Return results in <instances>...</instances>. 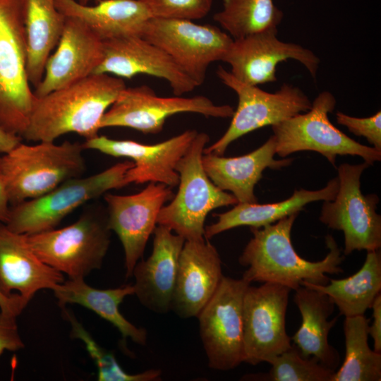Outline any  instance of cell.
<instances>
[{
    "label": "cell",
    "instance_id": "10",
    "mask_svg": "<svg viewBox=\"0 0 381 381\" xmlns=\"http://www.w3.org/2000/svg\"><path fill=\"white\" fill-rule=\"evenodd\" d=\"M368 166L365 162L341 164L337 169V193L322 206L320 221L343 232L345 255L354 250L368 252L381 247V216L376 212L379 198L375 194L363 195L361 190V176Z\"/></svg>",
    "mask_w": 381,
    "mask_h": 381
},
{
    "label": "cell",
    "instance_id": "5",
    "mask_svg": "<svg viewBox=\"0 0 381 381\" xmlns=\"http://www.w3.org/2000/svg\"><path fill=\"white\" fill-rule=\"evenodd\" d=\"M111 231L107 210L92 207L67 226L25 235L30 248L43 262L69 279H84L101 268Z\"/></svg>",
    "mask_w": 381,
    "mask_h": 381
},
{
    "label": "cell",
    "instance_id": "32",
    "mask_svg": "<svg viewBox=\"0 0 381 381\" xmlns=\"http://www.w3.org/2000/svg\"><path fill=\"white\" fill-rule=\"evenodd\" d=\"M63 315L71 325L72 338L80 339L97 368L99 381H156L161 380L162 371L150 369L143 373L130 374L124 371L114 356L102 348L77 320L74 314L66 307L61 308Z\"/></svg>",
    "mask_w": 381,
    "mask_h": 381
},
{
    "label": "cell",
    "instance_id": "34",
    "mask_svg": "<svg viewBox=\"0 0 381 381\" xmlns=\"http://www.w3.org/2000/svg\"><path fill=\"white\" fill-rule=\"evenodd\" d=\"M152 17L194 20L206 16L212 0H139Z\"/></svg>",
    "mask_w": 381,
    "mask_h": 381
},
{
    "label": "cell",
    "instance_id": "7",
    "mask_svg": "<svg viewBox=\"0 0 381 381\" xmlns=\"http://www.w3.org/2000/svg\"><path fill=\"white\" fill-rule=\"evenodd\" d=\"M335 105L334 96L324 91L315 97L308 111L272 126L276 154L285 157L296 152L314 151L334 166L337 155H357L368 165L380 161L381 151L356 142L330 122L328 114Z\"/></svg>",
    "mask_w": 381,
    "mask_h": 381
},
{
    "label": "cell",
    "instance_id": "27",
    "mask_svg": "<svg viewBox=\"0 0 381 381\" xmlns=\"http://www.w3.org/2000/svg\"><path fill=\"white\" fill-rule=\"evenodd\" d=\"M338 187L337 177L320 190H295L290 198L274 203H237L230 210L216 214L217 220L205 227V238L209 240L235 227L248 226L258 228L273 224L285 217L299 213L308 203L332 200Z\"/></svg>",
    "mask_w": 381,
    "mask_h": 381
},
{
    "label": "cell",
    "instance_id": "4",
    "mask_svg": "<svg viewBox=\"0 0 381 381\" xmlns=\"http://www.w3.org/2000/svg\"><path fill=\"white\" fill-rule=\"evenodd\" d=\"M209 135L198 133L175 170L179 175V190L173 200L164 205L157 217V224L170 229L185 241L205 238V221L217 208L238 203L233 194L214 185L207 176L202 157Z\"/></svg>",
    "mask_w": 381,
    "mask_h": 381
},
{
    "label": "cell",
    "instance_id": "22",
    "mask_svg": "<svg viewBox=\"0 0 381 381\" xmlns=\"http://www.w3.org/2000/svg\"><path fill=\"white\" fill-rule=\"evenodd\" d=\"M64 280L61 272L37 258L25 234L0 222V291L4 295L12 296L16 291L30 302L40 290H52Z\"/></svg>",
    "mask_w": 381,
    "mask_h": 381
},
{
    "label": "cell",
    "instance_id": "24",
    "mask_svg": "<svg viewBox=\"0 0 381 381\" xmlns=\"http://www.w3.org/2000/svg\"><path fill=\"white\" fill-rule=\"evenodd\" d=\"M295 291L294 301L302 318L298 329L291 338L304 357H315L322 364L336 371L339 353L329 342L328 336L337 317L328 320L334 303L325 294L301 286Z\"/></svg>",
    "mask_w": 381,
    "mask_h": 381
},
{
    "label": "cell",
    "instance_id": "21",
    "mask_svg": "<svg viewBox=\"0 0 381 381\" xmlns=\"http://www.w3.org/2000/svg\"><path fill=\"white\" fill-rule=\"evenodd\" d=\"M153 234L151 255L139 260L133 270L134 295L150 311L165 314L171 310L179 259L185 239L159 224Z\"/></svg>",
    "mask_w": 381,
    "mask_h": 381
},
{
    "label": "cell",
    "instance_id": "16",
    "mask_svg": "<svg viewBox=\"0 0 381 381\" xmlns=\"http://www.w3.org/2000/svg\"><path fill=\"white\" fill-rule=\"evenodd\" d=\"M289 59L300 62L313 78H316L319 57L299 44L281 41L277 30L233 39L222 61L230 66L229 72L236 79L257 86L275 82L277 65Z\"/></svg>",
    "mask_w": 381,
    "mask_h": 381
},
{
    "label": "cell",
    "instance_id": "25",
    "mask_svg": "<svg viewBox=\"0 0 381 381\" xmlns=\"http://www.w3.org/2000/svg\"><path fill=\"white\" fill-rule=\"evenodd\" d=\"M26 45V71L35 88L61 37L66 16L54 0H20Z\"/></svg>",
    "mask_w": 381,
    "mask_h": 381
},
{
    "label": "cell",
    "instance_id": "14",
    "mask_svg": "<svg viewBox=\"0 0 381 381\" xmlns=\"http://www.w3.org/2000/svg\"><path fill=\"white\" fill-rule=\"evenodd\" d=\"M291 291L270 282L247 288L243 302V362L268 363L291 346L285 320Z\"/></svg>",
    "mask_w": 381,
    "mask_h": 381
},
{
    "label": "cell",
    "instance_id": "31",
    "mask_svg": "<svg viewBox=\"0 0 381 381\" xmlns=\"http://www.w3.org/2000/svg\"><path fill=\"white\" fill-rule=\"evenodd\" d=\"M283 12L273 0H222L213 19L234 39L277 30Z\"/></svg>",
    "mask_w": 381,
    "mask_h": 381
},
{
    "label": "cell",
    "instance_id": "20",
    "mask_svg": "<svg viewBox=\"0 0 381 381\" xmlns=\"http://www.w3.org/2000/svg\"><path fill=\"white\" fill-rule=\"evenodd\" d=\"M223 276L219 254L208 239L185 241L179 259L171 310L181 318H197Z\"/></svg>",
    "mask_w": 381,
    "mask_h": 381
},
{
    "label": "cell",
    "instance_id": "39",
    "mask_svg": "<svg viewBox=\"0 0 381 381\" xmlns=\"http://www.w3.org/2000/svg\"><path fill=\"white\" fill-rule=\"evenodd\" d=\"M21 138L0 128V154L7 152L21 142Z\"/></svg>",
    "mask_w": 381,
    "mask_h": 381
},
{
    "label": "cell",
    "instance_id": "41",
    "mask_svg": "<svg viewBox=\"0 0 381 381\" xmlns=\"http://www.w3.org/2000/svg\"><path fill=\"white\" fill-rule=\"evenodd\" d=\"M76 1L81 4L89 5V3L90 2H94L95 4H97L104 0H76Z\"/></svg>",
    "mask_w": 381,
    "mask_h": 381
},
{
    "label": "cell",
    "instance_id": "30",
    "mask_svg": "<svg viewBox=\"0 0 381 381\" xmlns=\"http://www.w3.org/2000/svg\"><path fill=\"white\" fill-rule=\"evenodd\" d=\"M369 322L364 315L345 318V358L332 381L381 380V353L369 346Z\"/></svg>",
    "mask_w": 381,
    "mask_h": 381
},
{
    "label": "cell",
    "instance_id": "11",
    "mask_svg": "<svg viewBox=\"0 0 381 381\" xmlns=\"http://www.w3.org/2000/svg\"><path fill=\"white\" fill-rule=\"evenodd\" d=\"M140 36L164 51L197 85L205 81L209 66L222 61L233 38L219 28L192 20L150 18Z\"/></svg>",
    "mask_w": 381,
    "mask_h": 381
},
{
    "label": "cell",
    "instance_id": "23",
    "mask_svg": "<svg viewBox=\"0 0 381 381\" xmlns=\"http://www.w3.org/2000/svg\"><path fill=\"white\" fill-rule=\"evenodd\" d=\"M275 140L272 135L260 147L242 156L225 157L204 154L202 164L212 183L220 189L231 192L238 203H257L254 189L262 179L263 171L267 168L281 169L293 161L292 158L275 159Z\"/></svg>",
    "mask_w": 381,
    "mask_h": 381
},
{
    "label": "cell",
    "instance_id": "18",
    "mask_svg": "<svg viewBox=\"0 0 381 381\" xmlns=\"http://www.w3.org/2000/svg\"><path fill=\"white\" fill-rule=\"evenodd\" d=\"M104 57L94 73L120 78L147 74L167 81L176 96L193 91L197 85L162 49L140 35L103 41Z\"/></svg>",
    "mask_w": 381,
    "mask_h": 381
},
{
    "label": "cell",
    "instance_id": "12",
    "mask_svg": "<svg viewBox=\"0 0 381 381\" xmlns=\"http://www.w3.org/2000/svg\"><path fill=\"white\" fill-rule=\"evenodd\" d=\"M250 285L243 278L223 276L198 315L200 337L209 368L229 370L243 362V302Z\"/></svg>",
    "mask_w": 381,
    "mask_h": 381
},
{
    "label": "cell",
    "instance_id": "33",
    "mask_svg": "<svg viewBox=\"0 0 381 381\" xmlns=\"http://www.w3.org/2000/svg\"><path fill=\"white\" fill-rule=\"evenodd\" d=\"M271 368L264 380L332 381L335 371L322 364L315 357H304L294 344L272 358Z\"/></svg>",
    "mask_w": 381,
    "mask_h": 381
},
{
    "label": "cell",
    "instance_id": "9",
    "mask_svg": "<svg viewBox=\"0 0 381 381\" xmlns=\"http://www.w3.org/2000/svg\"><path fill=\"white\" fill-rule=\"evenodd\" d=\"M216 73L222 83L236 94L238 106L226 132L205 148L204 154L222 155L231 143L244 135L276 125L308 111L312 107L307 95L298 87L284 83L275 92H268L238 80L222 66L218 67Z\"/></svg>",
    "mask_w": 381,
    "mask_h": 381
},
{
    "label": "cell",
    "instance_id": "1",
    "mask_svg": "<svg viewBox=\"0 0 381 381\" xmlns=\"http://www.w3.org/2000/svg\"><path fill=\"white\" fill-rule=\"evenodd\" d=\"M122 78L92 73L65 87L36 97L21 138L54 142L77 133L88 140L98 135L102 116L126 87Z\"/></svg>",
    "mask_w": 381,
    "mask_h": 381
},
{
    "label": "cell",
    "instance_id": "26",
    "mask_svg": "<svg viewBox=\"0 0 381 381\" xmlns=\"http://www.w3.org/2000/svg\"><path fill=\"white\" fill-rule=\"evenodd\" d=\"M66 16L83 21L102 41L128 35H140L152 18L139 0H104L93 6L76 0H54Z\"/></svg>",
    "mask_w": 381,
    "mask_h": 381
},
{
    "label": "cell",
    "instance_id": "40",
    "mask_svg": "<svg viewBox=\"0 0 381 381\" xmlns=\"http://www.w3.org/2000/svg\"><path fill=\"white\" fill-rule=\"evenodd\" d=\"M10 209L5 188L0 177V222L6 224L8 222Z\"/></svg>",
    "mask_w": 381,
    "mask_h": 381
},
{
    "label": "cell",
    "instance_id": "15",
    "mask_svg": "<svg viewBox=\"0 0 381 381\" xmlns=\"http://www.w3.org/2000/svg\"><path fill=\"white\" fill-rule=\"evenodd\" d=\"M173 197L171 187L154 182L133 195L104 194L109 227L116 234L123 248L126 278L132 277L136 263L143 256L160 210Z\"/></svg>",
    "mask_w": 381,
    "mask_h": 381
},
{
    "label": "cell",
    "instance_id": "8",
    "mask_svg": "<svg viewBox=\"0 0 381 381\" xmlns=\"http://www.w3.org/2000/svg\"><path fill=\"white\" fill-rule=\"evenodd\" d=\"M35 99L26 71L20 0H0V128L21 138Z\"/></svg>",
    "mask_w": 381,
    "mask_h": 381
},
{
    "label": "cell",
    "instance_id": "28",
    "mask_svg": "<svg viewBox=\"0 0 381 381\" xmlns=\"http://www.w3.org/2000/svg\"><path fill=\"white\" fill-rule=\"evenodd\" d=\"M52 291L61 308L66 307L67 304L85 307L112 324L123 339L129 338L137 344L146 345V329L133 325L119 310V306L123 299L128 296L134 295L133 285L99 289L86 284L83 278H68L56 285Z\"/></svg>",
    "mask_w": 381,
    "mask_h": 381
},
{
    "label": "cell",
    "instance_id": "19",
    "mask_svg": "<svg viewBox=\"0 0 381 381\" xmlns=\"http://www.w3.org/2000/svg\"><path fill=\"white\" fill-rule=\"evenodd\" d=\"M103 57V41L78 18L66 16L56 51L49 57L34 95L40 97L87 77Z\"/></svg>",
    "mask_w": 381,
    "mask_h": 381
},
{
    "label": "cell",
    "instance_id": "35",
    "mask_svg": "<svg viewBox=\"0 0 381 381\" xmlns=\"http://www.w3.org/2000/svg\"><path fill=\"white\" fill-rule=\"evenodd\" d=\"M336 119L339 124L346 126L354 135L365 138L373 147L381 151L380 111L365 118L354 117L339 111Z\"/></svg>",
    "mask_w": 381,
    "mask_h": 381
},
{
    "label": "cell",
    "instance_id": "37",
    "mask_svg": "<svg viewBox=\"0 0 381 381\" xmlns=\"http://www.w3.org/2000/svg\"><path fill=\"white\" fill-rule=\"evenodd\" d=\"M373 322L369 325L368 333L373 340L374 350L381 353V294H378L372 306Z\"/></svg>",
    "mask_w": 381,
    "mask_h": 381
},
{
    "label": "cell",
    "instance_id": "13",
    "mask_svg": "<svg viewBox=\"0 0 381 381\" xmlns=\"http://www.w3.org/2000/svg\"><path fill=\"white\" fill-rule=\"evenodd\" d=\"M186 112L229 118L234 110L228 104L217 105L202 95L164 97L147 85L126 87L104 113L99 128L126 127L144 134H157L162 131L167 118Z\"/></svg>",
    "mask_w": 381,
    "mask_h": 381
},
{
    "label": "cell",
    "instance_id": "17",
    "mask_svg": "<svg viewBox=\"0 0 381 381\" xmlns=\"http://www.w3.org/2000/svg\"><path fill=\"white\" fill-rule=\"evenodd\" d=\"M198 133L195 130H187L154 145L129 140H114L98 135L85 140L83 146L85 150H95L112 157L131 159L134 165L126 173L127 186L132 183L154 182L172 188L179 182V175L175 170L176 164L186 152Z\"/></svg>",
    "mask_w": 381,
    "mask_h": 381
},
{
    "label": "cell",
    "instance_id": "3",
    "mask_svg": "<svg viewBox=\"0 0 381 381\" xmlns=\"http://www.w3.org/2000/svg\"><path fill=\"white\" fill-rule=\"evenodd\" d=\"M83 143L21 142L0 156V177L9 204L39 198L85 169Z\"/></svg>",
    "mask_w": 381,
    "mask_h": 381
},
{
    "label": "cell",
    "instance_id": "29",
    "mask_svg": "<svg viewBox=\"0 0 381 381\" xmlns=\"http://www.w3.org/2000/svg\"><path fill=\"white\" fill-rule=\"evenodd\" d=\"M327 295L345 318L363 315L371 308L381 291V255L379 250L368 251L365 262L354 274L341 279H330L327 284L303 282Z\"/></svg>",
    "mask_w": 381,
    "mask_h": 381
},
{
    "label": "cell",
    "instance_id": "38",
    "mask_svg": "<svg viewBox=\"0 0 381 381\" xmlns=\"http://www.w3.org/2000/svg\"><path fill=\"white\" fill-rule=\"evenodd\" d=\"M28 303L17 293L8 296L0 291V312L5 315L17 318Z\"/></svg>",
    "mask_w": 381,
    "mask_h": 381
},
{
    "label": "cell",
    "instance_id": "2",
    "mask_svg": "<svg viewBox=\"0 0 381 381\" xmlns=\"http://www.w3.org/2000/svg\"><path fill=\"white\" fill-rule=\"evenodd\" d=\"M298 214L262 227H250L253 237L238 258L241 265L247 268L243 279L250 284L270 282L296 290L305 282L327 284V274L343 272L340 265L344 255L331 235L325 236L329 252L322 260L312 262L296 252L291 232Z\"/></svg>",
    "mask_w": 381,
    "mask_h": 381
},
{
    "label": "cell",
    "instance_id": "36",
    "mask_svg": "<svg viewBox=\"0 0 381 381\" xmlns=\"http://www.w3.org/2000/svg\"><path fill=\"white\" fill-rule=\"evenodd\" d=\"M16 318L0 312V355L6 350L15 351L24 347L16 322Z\"/></svg>",
    "mask_w": 381,
    "mask_h": 381
},
{
    "label": "cell",
    "instance_id": "6",
    "mask_svg": "<svg viewBox=\"0 0 381 381\" xmlns=\"http://www.w3.org/2000/svg\"><path fill=\"white\" fill-rule=\"evenodd\" d=\"M133 165L126 161L90 176L68 179L39 198L11 206L5 224L13 231L28 235L55 229L87 202L127 186L126 173Z\"/></svg>",
    "mask_w": 381,
    "mask_h": 381
}]
</instances>
